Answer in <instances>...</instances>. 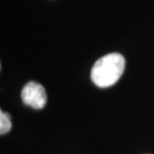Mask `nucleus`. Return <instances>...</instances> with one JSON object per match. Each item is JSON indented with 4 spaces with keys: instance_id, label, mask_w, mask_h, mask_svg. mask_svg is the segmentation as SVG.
Segmentation results:
<instances>
[{
    "instance_id": "f03ea898",
    "label": "nucleus",
    "mask_w": 154,
    "mask_h": 154,
    "mask_svg": "<svg viewBox=\"0 0 154 154\" xmlns=\"http://www.w3.org/2000/svg\"><path fill=\"white\" fill-rule=\"evenodd\" d=\"M21 99L24 104L32 108L41 109L45 106L47 96L44 87L37 82L30 81L26 83L21 91Z\"/></svg>"
},
{
    "instance_id": "f257e3e1",
    "label": "nucleus",
    "mask_w": 154,
    "mask_h": 154,
    "mask_svg": "<svg viewBox=\"0 0 154 154\" xmlns=\"http://www.w3.org/2000/svg\"><path fill=\"white\" fill-rule=\"evenodd\" d=\"M125 68V59L119 53H109L99 58L91 69V80L100 88L114 85Z\"/></svg>"
},
{
    "instance_id": "7ed1b4c3",
    "label": "nucleus",
    "mask_w": 154,
    "mask_h": 154,
    "mask_svg": "<svg viewBox=\"0 0 154 154\" xmlns=\"http://www.w3.org/2000/svg\"><path fill=\"white\" fill-rule=\"evenodd\" d=\"M11 118L8 113L0 111V133L1 135L7 133L11 129Z\"/></svg>"
}]
</instances>
